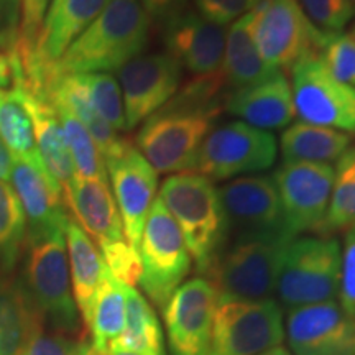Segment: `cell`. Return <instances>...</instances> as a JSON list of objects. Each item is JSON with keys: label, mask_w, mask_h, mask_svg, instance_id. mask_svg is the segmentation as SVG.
Returning a JSON list of instances; mask_svg holds the SVG:
<instances>
[{"label": "cell", "mask_w": 355, "mask_h": 355, "mask_svg": "<svg viewBox=\"0 0 355 355\" xmlns=\"http://www.w3.org/2000/svg\"><path fill=\"white\" fill-rule=\"evenodd\" d=\"M150 21L139 0H112L51 66L44 91L61 76L119 71L144 53Z\"/></svg>", "instance_id": "6da1fadb"}, {"label": "cell", "mask_w": 355, "mask_h": 355, "mask_svg": "<svg viewBox=\"0 0 355 355\" xmlns=\"http://www.w3.org/2000/svg\"><path fill=\"white\" fill-rule=\"evenodd\" d=\"M159 198L180 225L198 272L207 277L229 235L219 189L209 178L196 171H183L163 181Z\"/></svg>", "instance_id": "7a4b0ae2"}, {"label": "cell", "mask_w": 355, "mask_h": 355, "mask_svg": "<svg viewBox=\"0 0 355 355\" xmlns=\"http://www.w3.org/2000/svg\"><path fill=\"white\" fill-rule=\"evenodd\" d=\"M222 109L175 96L137 133V148L157 173L193 171L201 144Z\"/></svg>", "instance_id": "3957f363"}, {"label": "cell", "mask_w": 355, "mask_h": 355, "mask_svg": "<svg viewBox=\"0 0 355 355\" xmlns=\"http://www.w3.org/2000/svg\"><path fill=\"white\" fill-rule=\"evenodd\" d=\"M24 288L44 319L60 334H78L79 313L71 288L64 230L26 239Z\"/></svg>", "instance_id": "277c9868"}, {"label": "cell", "mask_w": 355, "mask_h": 355, "mask_svg": "<svg viewBox=\"0 0 355 355\" xmlns=\"http://www.w3.org/2000/svg\"><path fill=\"white\" fill-rule=\"evenodd\" d=\"M343 250L334 237H295L283 254L278 298L286 308L334 301L339 295Z\"/></svg>", "instance_id": "5b68a950"}, {"label": "cell", "mask_w": 355, "mask_h": 355, "mask_svg": "<svg viewBox=\"0 0 355 355\" xmlns=\"http://www.w3.org/2000/svg\"><path fill=\"white\" fill-rule=\"evenodd\" d=\"M293 239H235L212 265L207 279L219 301H265L277 293L283 254Z\"/></svg>", "instance_id": "8992f818"}, {"label": "cell", "mask_w": 355, "mask_h": 355, "mask_svg": "<svg viewBox=\"0 0 355 355\" xmlns=\"http://www.w3.org/2000/svg\"><path fill=\"white\" fill-rule=\"evenodd\" d=\"M139 285L157 308L163 309L191 270V254L175 217L162 198H155L140 241Z\"/></svg>", "instance_id": "52a82bcc"}, {"label": "cell", "mask_w": 355, "mask_h": 355, "mask_svg": "<svg viewBox=\"0 0 355 355\" xmlns=\"http://www.w3.org/2000/svg\"><path fill=\"white\" fill-rule=\"evenodd\" d=\"M278 158L273 133L237 121L211 128L199 148L193 171L212 181L270 170Z\"/></svg>", "instance_id": "ba28073f"}, {"label": "cell", "mask_w": 355, "mask_h": 355, "mask_svg": "<svg viewBox=\"0 0 355 355\" xmlns=\"http://www.w3.org/2000/svg\"><path fill=\"white\" fill-rule=\"evenodd\" d=\"M254 12L257 48L272 69L291 73L304 58L319 55L327 35L306 19L298 0H263Z\"/></svg>", "instance_id": "9c48e42d"}, {"label": "cell", "mask_w": 355, "mask_h": 355, "mask_svg": "<svg viewBox=\"0 0 355 355\" xmlns=\"http://www.w3.org/2000/svg\"><path fill=\"white\" fill-rule=\"evenodd\" d=\"M282 309L275 300H227L217 304L206 355H259L282 345Z\"/></svg>", "instance_id": "30bf717a"}, {"label": "cell", "mask_w": 355, "mask_h": 355, "mask_svg": "<svg viewBox=\"0 0 355 355\" xmlns=\"http://www.w3.org/2000/svg\"><path fill=\"white\" fill-rule=\"evenodd\" d=\"M290 84L301 122L355 135V87L337 81L319 55L300 61Z\"/></svg>", "instance_id": "8fae6325"}, {"label": "cell", "mask_w": 355, "mask_h": 355, "mask_svg": "<svg viewBox=\"0 0 355 355\" xmlns=\"http://www.w3.org/2000/svg\"><path fill=\"white\" fill-rule=\"evenodd\" d=\"M110 2L112 0H51L32 51H10L19 58L24 81L32 87L44 89L51 66Z\"/></svg>", "instance_id": "7c38bea8"}, {"label": "cell", "mask_w": 355, "mask_h": 355, "mask_svg": "<svg viewBox=\"0 0 355 355\" xmlns=\"http://www.w3.org/2000/svg\"><path fill=\"white\" fill-rule=\"evenodd\" d=\"M336 170L331 163L293 162L275 170L286 232L298 237L303 232H318L326 219L334 188Z\"/></svg>", "instance_id": "4fadbf2b"}, {"label": "cell", "mask_w": 355, "mask_h": 355, "mask_svg": "<svg viewBox=\"0 0 355 355\" xmlns=\"http://www.w3.org/2000/svg\"><path fill=\"white\" fill-rule=\"evenodd\" d=\"M229 232L235 239L291 237L273 180L265 175L241 176L219 189Z\"/></svg>", "instance_id": "5bb4252c"}, {"label": "cell", "mask_w": 355, "mask_h": 355, "mask_svg": "<svg viewBox=\"0 0 355 355\" xmlns=\"http://www.w3.org/2000/svg\"><path fill=\"white\" fill-rule=\"evenodd\" d=\"M183 81V68L168 53H150L119 69V86L125 110V130L139 127L166 105Z\"/></svg>", "instance_id": "9a60e30c"}, {"label": "cell", "mask_w": 355, "mask_h": 355, "mask_svg": "<svg viewBox=\"0 0 355 355\" xmlns=\"http://www.w3.org/2000/svg\"><path fill=\"white\" fill-rule=\"evenodd\" d=\"M105 168L122 217L123 234L128 245L139 252L146 217L157 193L158 173L128 140L121 152L105 159Z\"/></svg>", "instance_id": "2e32d148"}, {"label": "cell", "mask_w": 355, "mask_h": 355, "mask_svg": "<svg viewBox=\"0 0 355 355\" xmlns=\"http://www.w3.org/2000/svg\"><path fill=\"white\" fill-rule=\"evenodd\" d=\"M217 304L216 288L202 277L184 282L173 293L163 308L173 355L207 354Z\"/></svg>", "instance_id": "e0dca14e"}, {"label": "cell", "mask_w": 355, "mask_h": 355, "mask_svg": "<svg viewBox=\"0 0 355 355\" xmlns=\"http://www.w3.org/2000/svg\"><path fill=\"white\" fill-rule=\"evenodd\" d=\"M286 337L295 355H355V319L336 301L290 309Z\"/></svg>", "instance_id": "ac0fdd59"}, {"label": "cell", "mask_w": 355, "mask_h": 355, "mask_svg": "<svg viewBox=\"0 0 355 355\" xmlns=\"http://www.w3.org/2000/svg\"><path fill=\"white\" fill-rule=\"evenodd\" d=\"M12 184L24 207L26 239L64 230L69 220L63 188L44 168L42 158H13Z\"/></svg>", "instance_id": "d6986e66"}, {"label": "cell", "mask_w": 355, "mask_h": 355, "mask_svg": "<svg viewBox=\"0 0 355 355\" xmlns=\"http://www.w3.org/2000/svg\"><path fill=\"white\" fill-rule=\"evenodd\" d=\"M225 26L206 20L198 12L184 10L163 25L166 53L191 78L222 73L225 55Z\"/></svg>", "instance_id": "ffe728a7"}, {"label": "cell", "mask_w": 355, "mask_h": 355, "mask_svg": "<svg viewBox=\"0 0 355 355\" xmlns=\"http://www.w3.org/2000/svg\"><path fill=\"white\" fill-rule=\"evenodd\" d=\"M63 196L66 209L73 214L71 219L78 222L99 248L127 241L109 180H86L74 175L63 188Z\"/></svg>", "instance_id": "44dd1931"}, {"label": "cell", "mask_w": 355, "mask_h": 355, "mask_svg": "<svg viewBox=\"0 0 355 355\" xmlns=\"http://www.w3.org/2000/svg\"><path fill=\"white\" fill-rule=\"evenodd\" d=\"M224 110L260 130L288 127L296 115L291 84L279 71L263 81L229 92Z\"/></svg>", "instance_id": "7402d4cb"}, {"label": "cell", "mask_w": 355, "mask_h": 355, "mask_svg": "<svg viewBox=\"0 0 355 355\" xmlns=\"http://www.w3.org/2000/svg\"><path fill=\"white\" fill-rule=\"evenodd\" d=\"M13 84L20 87L25 107L32 117L40 158L48 173L64 188L74 178V166L56 110L44 92L25 87L20 79H15Z\"/></svg>", "instance_id": "603a6c76"}, {"label": "cell", "mask_w": 355, "mask_h": 355, "mask_svg": "<svg viewBox=\"0 0 355 355\" xmlns=\"http://www.w3.org/2000/svg\"><path fill=\"white\" fill-rule=\"evenodd\" d=\"M44 318L20 282L0 277V355H21Z\"/></svg>", "instance_id": "cb8c5ba5"}, {"label": "cell", "mask_w": 355, "mask_h": 355, "mask_svg": "<svg viewBox=\"0 0 355 355\" xmlns=\"http://www.w3.org/2000/svg\"><path fill=\"white\" fill-rule=\"evenodd\" d=\"M64 235L66 241H68L69 275L74 303H76L78 313L81 314L87 327L89 321H91L92 303H94L102 278L107 272V266L104 263L99 248L79 227L78 222L71 219V216L68 224H66Z\"/></svg>", "instance_id": "d4e9b609"}, {"label": "cell", "mask_w": 355, "mask_h": 355, "mask_svg": "<svg viewBox=\"0 0 355 355\" xmlns=\"http://www.w3.org/2000/svg\"><path fill=\"white\" fill-rule=\"evenodd\" d=\"M254 25L255 12L252 10L230 24L229 33L225 37L222 73H224L230 92L263 81L277 73L265 63L259 48H257Z\"/></svg>", "instance_id": "484cf974"}, {"label": "cell", "mask_w": 355, "mask_h": 355, "mask_svg": "<svg viewBox=\"0 0 355 355\" xmlns=\"http://www.w3.org/2000/svg\"><path fill=\"white\" fill-rule=\"evenodd\" d=\"M46 96L53 104L63 105L84 123L96 145L99 146L104 162L117 155L127 144V139L119 137L110 123L105 122L92 105L79 74L53 79L46 86Z\"/></svg>", "instance_id": "4316f807"}, {"label": "cell", "mask_w": 355, "mask_h": 355, "mask_svg": "<svg viewBox=\"0 0 355 355\" xmlns=\"http://www.w3.org/2000/svg\"><path fill=\"white\" fill-rule=\"evenodd\" d=\"M350 144H352V135L349 133L311 125L301 121L290 123L279 137L283 163L336 162L347 152Z\"/></svg>", "instance_id": "83f0119b"}, {"label": "cell", "mask_w": 355, "mask_h": 355, "mask_svg": "<svg viewBox=\"0 0 355 355\" xmlns=\"http://www.w3.org/2000/svg\"><path fill=\"white\" fill-rule=\"evenodd\" d=\"M125 327V285L117 282L107 270L92 303L91 321L87 329L92 337V347L107 354L109 345Z\"/></svg>", "instance_id": "f1b7e54d"}, {"label": "cell", "mask_w": 355, "mask_h": 355, "mask_svg": "<svg viewBox=\"0 0 355 355\" xmlns=\"http://www.w3.org/2000/svg\"><path fill=\"white\" fill-rule=\"evenodd\" d=\"M109 347L163 354V332L152 306L137 288L125 286V327Z\"/></svg>", "instance_id": "f546056e"}, {"label": "cell", "mask_w": 355, "mask_h": 355, "mask_svg": "<svg viewBox=\"0 0 355 355\" xmlns=\"http://www.w3.org/2000/svg\"><path fill=\"white\" fill-rule=\"evenodd\" d=\"M0 139L13 158H40L32 117L17 84L7 91H0Z\"/></svg>", "instance_id": "4dcf8cb0"}, {"label": "cell", "mask_w": 355, "mask_h": 355, "mask_svg": "<svg viewBox=\"0 0 355 355\" xmlns=\"http://www.w3.org/2000/svg\"><path fill=\"white\" fill-rule=\"evenodd\" d=\"M53 107L63 127L66 144H68L71 159H73L74 175L86 178V180H109L107 168H105L99 146L96 145L84 123L63 105L53 104Z\"/></svg>", "instance_id": "1f68e13d"}, {"label": "cell", "mask_w": 355, "mask_h": 355, "mask_svg": "<svg viewBox=\"0 0 355 355\" xmlns=\"http://www.w3.org/2000/svg\"><path fill=\"white\" fill-rule=\"evenodd\" d=\"M334 188L326 219L316 234L327 235L355 225V146L337 159Z\"/></svg>", "instance_id": "d6a6232c"}, {"label": "cell", "mask_w": 355, "mask_h": 355, "mask_svg": "<svg viewBox=\"0 0 355 355\" xmlns=\"http://www.w3.org/2000/svg\"><path fill=\"white\" fill-rule=\"evenodd\" d=\"M26 242V219L15 191L0 181V277H8Z\"/></svg>", "instance_id": "836d02e7"}, {"label": "cell", "mask_w": 355, "mask_h": 355, "mask_svg": "<svg viewBox=\"0 0 355 355\" xmlns=\"http://www.w3.org/2000/svg\"><path fill=\"white\" fill-rule=\"evenodd\" d=\"M86 87L89 99L97 112L115 132L125 130V110L119 81L109 73L79 74Z\"/></svg>", "instance_id": "e575fe53"}, {"label": "cell", "mask_w": 355, "mask_h": 355, "mask_svg": "<svg viewBox=\"0 0 355 355\" xmlns=\"http://www.w3.org/2000/svg\"><path fill=\"white\" fill-rule=\"evenodd\" d=\"M319 58L337 81L355 87V38L350 33L327 35Z\"/></svg>", "instance_id": "d590c367"}, {"label": "cell", "mask_w": 355, "mask_h": 355, "mask_svg": "<svg viewBox=\"0 0 355 355\" xmlns=\"http://www.w3.org/2000/svg\"><path fill=\"white\" fill-rule=\"evenodd\" d=\"M298 3L306 19L326 35L340 33L355 17L350 0H298Z\"/></svg>", "instance_id": "8d00e7d4"}, {"label": "cell", "mask_w": 355, "mask_h": 355, "mask_svg": "<svg viewBox=\"0 0 355 355\" xmlns=\"http://www.w3.org/2000/svg\"><path fill=\"white\" fill-rule=\"evenodd\" d=\"M99 252L110 275L122 285L135 288L141 275V260L139 252L128 245L127 241L109 243V245L101 247Z\"/></svg>", "instance_id": "74e56055"}, {"label": "cell", "mask_w": 355, "mask_h": 355, "mask_svg": "<svg viewBox=\"0 0 355 355\" xmlns=\"http://www.w3.org/2000/svg\"><path fill=\"white\" fill-rule=\"evenodd\" d=\"M263 0H194L198 13L220 26L234 24L245 13L255 10Z\"/></svg>", "instance_id": "f35d334b"}, {"label": "cell", "mask_w": 355, "mask_h": 355, "mask_svg": "<svg viewBox=\"0 0 355 355\" xmlns=\"http://www.w3.org/2000/svg\"><path fill=\"white\" fill-rule=\"evenodd\" d=\"M48 8V0H21V19L19 26V40L12 51L28 53L37 42L38 32L42 28L44 13Z\"/></svg>", "instance_id": "ab89813d"}, {"label": "cell", "mask_w": 355, "mask_h": 355, "mask_svg": "<svg viewBox=\"0 0 355 355\" xmlns=\"http://www.w3.org/2000/svg\"><path fill=\"white\" fill-rule=\"evenodd\" d=\"M340 308L355 319V229L350 227L345 235L339 283Z\"/></svg>", "instance_id": "60d3db41"}, {"label": "cell", "mask_w": 355, "mask_h": 355, "mask_svg": "<svg viewBox=\"0 0 355 355\" xmlns=\"http://www.w3.org/2000/svg\"><path fill=\"white\" fill-rule=\"evenodd\" d=\"M79 349L81 343L69 339L66 334H46L44 331H40L21 355H78Z\"/></svg>", "instance_id": "b9f144b4"}, {"label": "cell", "mask_w": 355, "mask_h": 355, "mask_svg": "<svg viewBox=\"0 0 355 355\" xmlns=\"http://www.w3.org/2000/svg\"><path fill=\"white\" fill-rule=\"evenodd\" d=\"M21 0H0V46L8 53L15 48L19 40V12Z\"/></svg>", "instance_id": "7bdbcfd3"}, {"label": "cell", "mask_w": 355, "mask_h": 355, "mask_svg": "<svg viewBox=\"0 0 355 355\" xmlns=\"http://www.w3.org/2000/svg\"><path fill=\"white\" fill-rule=\"evenodd\" d=\"M139 2L150 20L163 25L183 13L188 6V0H139Z\"/></svg>", "instance_id": "ee69618b"}, {"label": "cell", "mask_w": 355, "mask_h": 355, "mask_svg": "<svg viewBox=\"0 0 355 355\" xmlns=\"http://www.w3.org/2000/svg\"><path fill=\"white\" fill-rule=\"evenodd\" d=\"M13 86V61L10 53H0V91Z\"/></svg>", "instance_id": "f6af8a7d"}, {"label": "cell", "mask_w": 355, "mask_h": 355, "mask_svg": "<svg viewBox=\"0 0 355 355\" xmlns=\"http://www.w3.org/2000/svg\"><path fill=\"white\" fill-rule=\"evenodd\" d=\"M12 166H13V155L3 140L0 139V181H7L12 178Z\"/></svg>", "instance_id": "bcb514c9"}, {"label": "cell", "mask_w": 355, "mask_h": 355, "mask_svg": "<svg viewBox=\"0 0 355 355\" xmlns=\"http://www.w3.org/2000/svg\"><path fill=\"white\" fill-rule=\"evenodd\" d=\"M107 355H153V354L137 352V350H128V349H121V347H109Z\"/></svg>", "instance_id": "7dc6e473"}, {"label": "cell", "mask_w": 355, "mask_h": 355, "mask_svg": "<svg viewBox=\"0 0 355 355\" xmlns=\"http://www.w3.org/2000/svg\"><path fill=\"white\" fill-rule=\"evenodd\" d=\"M78 355H107V354L96 350L94 347H92V344L81 343V349H79V354Z\"/></svg>", "instance_id": "c3c4849f"}, {"label": "cell", "mask_w": 355, "mask_h": 355, "mask_svg": "<svg viewBox=\"0 0 355 355\" xmlns=\"http://www.w3.org/2000/svg\"><path fill=\"white\" fill-rule=\"evenodd\" d=\"M259 355H291L290 352H288V349L282 347V345H278V347H273L270 350H265V352H261Z\"/></svg>", "instance_id": "681fc988"}, {"label": "cell", "mask_w": 355, "mask_h": 355, "mask_svg": "<svg viewBox=\"0 0 355 355\" xmlns=\"http://www.w3.org/2000/svg\"><path fill=\"white\" fill-rule=\"evenodd\" d=\"M350 35H352V37L355 38V25L352 26V30H350Z\"/></svg>", "instance_id": "f907efd6"}, {"label": "cell", "mask_w": 355, "mask_h": 355, "mask_svg": "<svg viewBox=\"0 0 355 355\" xmlns=\"http://www.w3.org/2000/svg\"><path fill=\"white\" fill-rule=\"evenodd\" d=\"M350 3H352V6H354V8H355V0H350Z\"/></svg>", "instance_id": "816d5d0a"}, {"label": "cell", "mask_w": 355, "mask_h": 355, "mask_svg": "<svg viewBox=\"0 0 355 355\" xmlns=\"http://www.w3.org/2000/svg\"><path fill=\"white\" fill-rule=\"evenodd\" d=\"M352 229H355V225H354V227H352Z\"/></svg>", "instance_id": "f5cc1de1"}]
</instances>
